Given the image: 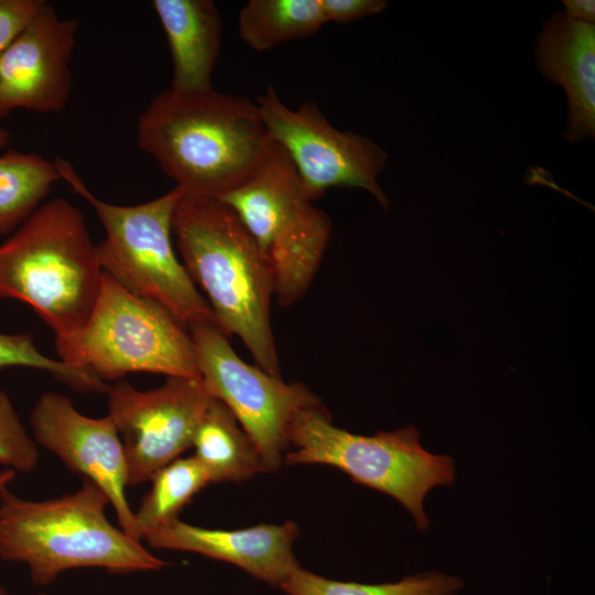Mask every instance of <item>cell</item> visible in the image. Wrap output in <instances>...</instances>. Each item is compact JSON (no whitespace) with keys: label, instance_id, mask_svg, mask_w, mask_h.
<instances>
[{"label":"cell","instance_id":"7","mask_svg":"<svg viewBox=\"0 0 595 595\" xmlns=\"http://www.w3.org/2000/svg\"><path fill=\"white\" fill-rule=\"evenodd\" d=\"M286 439V465L338 468L351 482L398 500L419 530L429 527L423 508L426 494L436 486H451L455 479L453 459L425 451L413 425L378 431L372 436L354 434L335 426L321 404L299 411L289 424Z\"/></svg>","mask_w":595,"mask_h":595},{"label":"cell","instance_id":"9","mask_svg":"<svg viewBox=\"0 0 595 595\" xmlns=\"http://www.w3.org/2000/svg\"><path fill=\"white\" fill-rule=\"evenodd\" d=\"M188 333L206 390L231 411L257 446L267 470L278 469L288 451L292 418L321 405V401L305 385L288 383L244 361L219 327L195 324Z\"/></svg>","mask_w":595,"mask_h":595},{"label":"cell","instance_id":"26","mask_svg":"<svg viewBox=\"0 0 595 595\" xmlns=\"http://www.w3.org/2000/svg\"><path fill=\"white\" fill-rule=\"evenodd\" d=\"M15 472L9 468L0 469V491L15 477ZM0 595H8L7 589L0 584Z\"/></svg>","mask_w":595,"mask_h":595},{"label":"cell","instance_id":"22","mask_svg":"<svg viewBox=\"0 0 595 595\" xmlns=\"http://www.w3.org/2000/svg\"><path fill=\"white\" fill-rule=\"evenodd\" d=\"M37 462V444L20 420L9 396L0 389V466L15 473H29Z\"/></svg>","mask_w":595,"mask_h":595},{"label":"cell","instance_id":"12","mask_svg":"<svg viewBox=\"0 0 595 595\" xmlns=\"http://www.w3.org/2000/svg\"><path fill=\"white\" fill-rule=\"evenodd\" d=\"M32 437L72 472L98 486L107 496L119 527L141 541L126 489L127 463L118 431L108 415L89 418L57 392L40 396L30 413Z\"/></svg>","mask_w":595,"mask_h":595},{"label":"cell","instance_id":"14","mask_svg":"<svg viewBox=\"0 0 595 595\" xmlns=\"http://www.w3.org/2000/svg\"><path fill=\"white\" fill-rule=\"evenodd\" d=\"M299 527L293 521L239 530L197 527L174 519L143 537L154 549L193 552L234 564L273 587L300 564L293 554Z\"/></svg>","mask_w":595,"mask_h":595},{"label":"cell","instance_id":"19","mask_svg":"<svg viewBox=\"0 0 595 595\" xmlns=\"http://www.w3.org/2000/svg\"><path fill=\"white\" fill-rule=\"evenodd\" d=\"M62 181L54 161L9 150L0 155V236L14 232Z\"/></svg>","mask_w":595,"mask_h":595},{"label":"cell","instance_id":"8","mask_svg":"<svg viewBox=\"0 0 595 595\" xmlns=\"http://www.w3.org/2000/svg\"><path fill=\"white\" fill-rule=\"evenodd\" d=\"M56 353L60 360L106 383L130 372L201 380L188 331L162 306L130 293L106 273L86 324Z\"/></svg>","mask_w":595,"mask_h":595},{"label":"cell","instance_id":"13","mask_svg":"<svg viewBox=\"0 0 595 595\" xmlns=\"http://www.w3.org/2000/svg\"><path fill=\"white\" fill-rule=\"evenodd\" d=\"M77 30L76 19L58 17L46 3L0 53V119L17 109L51 113L65 107Z\"/></svg>","mask_w":595,"mask_h":595},{"label":"cell","instance_id":"27","mask_svg":"<svg viewBox=\"0 0 595 595\" xmlns=\"http://www.w3.org/2000/svg\"><path fill=\"white\" fill-rule=\"evenodd\" d=\"M11 139V134L0 127V150L6 148Z\"/></svg>","mask_w":595,"mask_h":595},{"label":"cell","instance_id":"10","mask_svg":"<svg viewBox=\"0 0 595 595\" xmlns=\"http://www.w3.org/2000/svg\"><path fill=\"white\" fill-rule=\"evenodd\" d=\"M255 102L270 139L285 150L314 201L331 187H359L389 208L377 180L388 158L381 147L335 128L314 101L288 107L271 85Z\"/></svg>","mask_w":595,"mask_h":595},{"label":"cell","instance_id":"28","mask_svg":"<svg viewBox=\"0 0 595 595\" xmlns=\"http://www.w3.org/2000/svg\"><path fill=\"white\" fill-rule=\"evenodd\" d=\"M37 595H47V594H45V593H40V594H37Z\"/></svg>","mask_w":595,"mask_h":595},{"label":"cell","instance_id":"17","mask_svg":"<svg viewBox=\"0 0 595 595\" xmlns=\"http://www.w3.org/2000/svg\"><path fill=\"white\" fill-rule=\"evenodd\" d=\"M192 447L210 483H239L268 472L250 436L231 411L215 398L196 430Z\"/></svg>","mask_w":595,"mask_h":595},{"label":"cell","instance_id":"5","mask_svg":"<svg viewBox=\"0 0 595 595\" xmlns=\"http://www.w3.org/2000/svg\"><path fill=\"white\" fill-rule=\"evenodd\" d=\"M62 181L95 209L106 237L96 245L104 273L130 293L166 310L187 331L191 325L218 326L205 298L198 292L172 246V220L183 191L132 206L115 205L96 197L73 164L54 160Z\"/></svg>","mask_w":595,"mask_h":595},{"label":"cell","instance_id":"18","mask_svg":"<svg viewBox=\"0 0 595 595\" xmlns=\"http://www.w3.org/2000/svg\"><path fill=\"white\" fill-rule=\"evenodd\" d=\"M325 23L321 0H250L238 13V34L251 50L264 52L312 36Z\"/></svg>","mask_w":595,"mask_h":595},{"label":"cell","instance_id":"15","mask_svg":"<svg viewBox=\"0 0 595 595\" xmlns=\"http://www.w3.org/2000/svg\"><path fill=\"white\" fill-rule=\"evenodd\" d=\"M537 65L544 77L561 85L567 96L565 139L595 136V24L552 14L538 35Z\"/></svg>","mask_w":595,"mask_h":595},{"label":"cell","instance_id":"25","mask_svg":"<svg viewBox=\"0 0 595 595\" xmlns=\"http://www.w3.org/2000/svg\"><path fill=\"white\" fill-rule=\"evenodd\" d=\"M564 14L574 21L595 24V1L593 0H563Z\"/></svg>","mask_w":595,"mask_h":595},{"label":"cell","instance_id":"21","mask_svg":"<svg viewBox=\"0 0 595 595\" xmlns=\"http://www.w3.org/2000/svg\"><path fill=\"white\" fill-rule=\"evenodd\" d=\"M465 583L444 572H423L396 582L366 584L329 580L301 566L279 586L288 595H457Z\"/></svg>","mask_w":595,"mask_h":595},{"label":"cell","instance_id":"11","mask_svg":"<svg viewBox=\"0 0 595 595\" xmlns=\"http://www.w3.org/2000/svg\"><path fill=\"white\" fill-rule=\"evenodd\" d=\"M107 396V415L123 445L128 487L150 482L159 469L192 447L213 399L202 380L182 377H167L162 386L148 391L118 380Z\"/></svg>","mask_w":595,"mask_h":595},{"label":"cell","instance_id":"3","mask_svg":"<svg viewBox=\"0 0 595 595\" xmlns=\"http://www.w3.org/2000/svg\"><path fill=\"white\" fill-rule=\"evenodd\" d=\"M102 490L83 478L60 497L31 500L0 491V559L26 566L33 584L45 586L82 567L112 574L158 571L167 562L130 538L106 516Z\"/></svg>","mask_w":595,"mask_h":595},{"label":"cell","instance_id":"20","mask_svg":"<svg viewBox=\"0 0 595 595\" xmlns=\"http://www.w3.org/2000/svg\"><path fill=\"white\" fill-rule=\"evenodd\" d=\"M151 487L134 511V519L143 537L162 524L177 519L180 511L210 484L209 477L194 457H177L150 479Z\"/></svg>","mask_w":595,"mask_h":595},{"label":"cell","instance_id":"16","mask_svg":"<svg viewBox=\"0 0 595 595\" xmlns=\"http://www.w3.org/2000/svg\"><path fill=\"white\" fill-rule=\"evenodd\" d=\"M152 8L167 40L172 61L171 89H213L212 76L221 44V19L212 0H153Z\"/></svg>","mask_w":595,"mask_h":595},{"label":"cell","instance_id":"4","mask_svg":"<svg viewBox=\"0 0 595 595\" xmlns=\"http://www.w3.org/2000/svg\"><path fill=\"white\" fill-rule=\"evenodd\" d=\"M102 275L83 213L63 198L40 206L0 245V298L31 306L56 348L86 324Z\"/></svg>","mask_w":595,"mask_h":595},{"label":"cell","instance_id":"23","mask_svg":"<svg viewBox=\"0 0 595 595\" xmlns=\"http://www.w3.org/2000/svg\"><path fill=\"white\" fill-rule=\"evenodd\" d=\"M44 0H0V53L36 18Z\"/></svg>","mask_w":595,"mask_h":595},{"label":"cell","instance_id":"1","mask_svg":"<svg viewBox=\"0 0 595 595\" xmlns=\"http://www.w3.org/2000/svg\"><path fill=\"white\" fill-rule=\"evenodd\" d=\"M136 137L184 194L214 198L248 178L271 143L255 101L214 88L158 93Z\"/></svg>","mask_w":595,"mask_h":595},{"label":"cell","instance_id":"6","mask_svg":"<svg viewBox=\"0 0 595 595\" xmlns=\"http://www.w3.org/2000/svg\"><path fill=\"white\" fill-rule=\"evenodd\" d=\"M217 199L236 213L253 239L278 304L299 302L323 260L332 221L315 206L285 150L271 140L249 177Z\"/></svg>","mask_w":595,"mask_h":595},{"label":"cell","instance_id":"2","mask_svg":"<svg viewBox=\"0 0 595 595\" xmlns=\"http://www.w3.org/2000/svg\"><path fill=\"white\" fill-rule=\"evenodd\" d=\"M172 235L219 328L228 337L237 335L258 367L280 376L270 320L272 279L236 213L217 198L183 193L173 214Z\"/></svg>","mask_w":595,"mask_h":595},{"label":"cell","instance_id":"24","mask_svg":"<svg viewBox=\"0 0 595 595\" xmlns=\"http://www.w3.org/2000/svg\"><path fill=\"white\" fill-rule=\"evenodd\" d=\"M323 13L327 22L349 23L367 15L381 12L386 0H321Z\"/></svg>","mask_w":595,"mask_h":595}]
</instances>
